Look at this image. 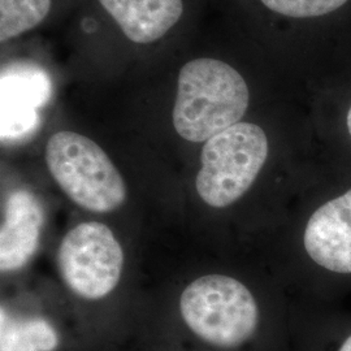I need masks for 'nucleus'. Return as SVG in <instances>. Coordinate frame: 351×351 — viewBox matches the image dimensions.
I'll list each match as a JSON object with an SVG mask.
<instances>
[{"mask_svg": "<svg viewBox=\"0 0 351 351\" xmlns=\"http://www.w3.org/2000/svg\"><path fill=\"white\" fill-rule=\"evenodd\" d=\"M291 254L297 284L320 304L351 294V173H326L297 202Z\"/></svg>", "mask_w": 351, "mask_h": 351, "instance_id": "nucleus-1", "label": "nucleus"}, {"mask_svg": "<svg viewBox=\"0 0 351 351\" xmlns=\"http://www.w3.org/2000/svg\"><path fill=\"white\" fill-rule=\"evenodd\" d=\"M182 324L191 337L213 351H241L262 332L264 313L255 291L237 277H199L180 298Z\"/></svg>", "mask_w": 351, "mask_h": 351, "instance_id": "nucleus-2", "label": "nucleus"}, {"mask_svg": "<svg viewBox=\"0 0 351 351\" xmlns=\"http://www.w3.org/2000/svg\"><path fill=\"white\" fill-rule=\"evenodd\" d=\"M249 106V86L233 66L217 59H195L178 75L173 125L189 142H206L241 123Z\"/></svg>", "mask_w": 351, "mask_h": 351, "instance_id": "nucleus-3", "label": "nucleus"}, {"mask_svg": "<svg viewBox=\"0 0 351 351\" xmlns=\"http://www.w3.org/2000/svg\"><path fill=\"white\" fill-rule=\"evenodd\" d=\"M271 155L267 132L241 121L204 142L195 188L202 201L224 210L243 201L259 182Z\"/></svg>", "mask_w": 351, "mask_h": 351, "instance_id": "nucleus-4", "label": "nucleus"}, {"mask_svg": "<svg viewBox=\"0 0 351 351\" xmlns=\"http://www.w3.org/2000/svg\"><path fill=\"white\" fill-rule=\"evenodd\" d=\"M46 163L64 193L85 210L111 213L125 202L123 176L101 146L82 134L55 133L46 146Z\"/></svg>", "mask_w": 351, "mask_h": 351, "instance_id": "nucleus-5", "label": "nucleus"}, {"mask_svg": "<svg viewBox=\"0 0 351 351\" xmlns=\"http://www.w3.org/2000/svg\"><path fill=\"white\" fill-rule=\"evenodd\" d=\"M64 282L75 295L98 301L120 281L124 252L112 230L101 223H82L69 230L58 250Z\"/></svg>", "mask_w": 351, "mask_h": 351, "instance_id": "nucleus-6", "label": "nucleus"}, {"mask_svg": "<svg viewBox=\"0 0 351 351\" xmlns=\"http://www.w3.org/2000/svg\"><path fill=\"white\" fill-rule=\"evenodd\" d=\"M45 213L37 198L26 190L13 191L5 202L0 230V268L12 272L23 268L36 254Z\"/></svg>", "mask_w": 351, "mask_h": 351, "instance_id": "nucleus-7", "label": "nucleus"}, {"mask_svg": "<svg viewBox=\"0 0 351 351\" xmlns=\"http://www.w3.org/2000/svg\"><path fill=\"white\" fill-rule=\"evenodd\" d=\"M125 37L149 45L164 37L184 13L182 0H99Z\"/></svg>", "mask_w": 351, "mask_h": 351, "instance_id": "nucleus-8", "label": "nucleus"}, {"mask_svg": "<svg viewBox=\"0 0 351 351\" xmlns=\"http://www.w3.org/2000/svg\"><path fill=\"white\" fill-rule=\"evenodd\" d=\"M60 348L62 333L47 317L16 314L1 307L0 351H59Z\"/></svg>", "mask_w": 351, "mask_h": 351, "instance_id": "nucleus-9", "label": "nucleus"}, {"mask_svg": "<svg viewBox=\"0 0 351 351\" xmlns=\"http://www.w3.org/2000/svg\"><path fill=\"white\" fill-rule=\"evenodd\" d=\"M50 10L51 0H0V40L7 42L34 29Z\"/></svg>", "mask_w": 351, "mask_h": 351, "instance_id": "nucleus-10", "label": "nucleus"}, {"mask_svg": "<svg viewBox=\"0 0 351 351\" xmlns=\"http://www.w3.org/2000/svg\"><path fill=\"white\" fill-rule=\"evenodd\" d=\"M269 11L290 19L322 17L342 8L349 0H261Z\"/></svg>", "mask_w": 351, "mask_h": 351, "instance_id": "nucleus-11", "label": "nucleus"}, {"mask_svg": "<svg viewBox=\"0 0 351 351\" xmlns=\"http://www.w3.org/2000/svg\"><path fill=\"white\" fill-rule=\"evenodd\" d=\"M339 125H341L343 145L328 162V171L330 173H351V101L348 103Z\"/></svg>", "mask_w": 351, "mask_h": 351, "instance_id": "nucleus-12", "label": "nucleus"}, {"mask_svg": "<svg viewBox=\"0 0 351 351\" xmlns=\"http://www.w3.org/2000/svg\"><path fill=\"white\" fill-rule=\"evenodd\" d=\"M335 351H351V330H349L346 336L341 339L337 349Z\"/></svg>", "mask_w": 351, "mask_h": 351, "instance_id": "nucleus-13", "label": "nucleus"}]
</instances>
